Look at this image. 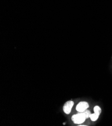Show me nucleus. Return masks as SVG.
Returning a JSON list of instances; mask_svg holds the SVG:
<instances>
[{
    "mask_svg": "<svg viewBox=\"0 0 112 126\" xmlns=\"http://www.w3.org/2000/svg\"><path fill=\"white\" fill-rule=\"evenodd\" d=\"M86 119V117L84 114L83 112H79L78 114L73 115L71 117V120L73 123L77 125L82 124Z\"/></svg>",
    "mask_w": 112,
    "mask_h": 126,
    "instance_id": "nucleus-1",
    "label": "nucleus"
},
{
    "mask_svg": "<svg viewBox=\"0 0 112 126\" xmlns=\"http://www.w3.org/2000/svg\"><path fill=\"white\" fill-rule=\"evenodd\" d=\"M74 102L72 100H68L64 104L63 107V110L65 114L69 115L70 114Z\"/></svg>",
    "mask_w": 112,
    "mask_h": 126,
    "instance_id": "nucleus-2",
    "label": "nucleus"
},
{
    "mask_svg": "<svg viewBox=\"0 0 112 126\" xmlns=\"http://www.w3.org/2000/svg\"><path fill=\"white\" fill-rule=\"evenodd\" d=\"M89 108V104L88 102L82 101L80 102L76 107V110L78 112H83Z\"/></svg>",
    "mask_w": 112,
    "mask_h": 126,
    "instance_id": "nucleus-3",
    "label": "nucleus"
},
{
    "mask_svg": "<svg viewBox=\"0 0 112 126\" xmlns=\"http://www.w3.org/2000/svg\"><path fill=\"white\" fill-rule=\"evenodd\" d=\"M94 112L96 113V114L99 116L102 112V109L101 107H99L98 106H96L94 108Z\"/></svg>",
    "mask_w": 112,
    "mask_h": 126,
    "instance_id": "nucleus-4",
    "label": "nucleus"
},
{
    "mask_svg": "<svg viewBox=\"0 0 112 126\" xmlns=\"http://www.w3.org/2000/svg\"><path fill=\"white\" fill-rule=\"evenodd\" d=\"M98 117H99V115L96 114V113L94 112V114H92L91 115L90 118L92 121L95 122L98 119Z\"/></svg>",
    "mask_w": 112,
    "mask_h": 126,
    "instance_id": "nucleus-5",
    "label": "nucleus"
},
{
    "mask_svg": "<svg viewBox=\"0 0 112 126\" xmlns=\"http://www.w3.org/2000/svg\"><path fill=\"white\" fill-rule=\"evenodd\" d=\"M83 113H84V114L85 115V116L86 117V119L89 118L90 117L91 115L92 114L91 112L88 110H86L85 111H83Z\"/></svg>",
    "mask_w": 112,
    "mask_h": 126,
    "instance_id": "nucleus-6",
    "label": "nucleus"
}]
</instances>
